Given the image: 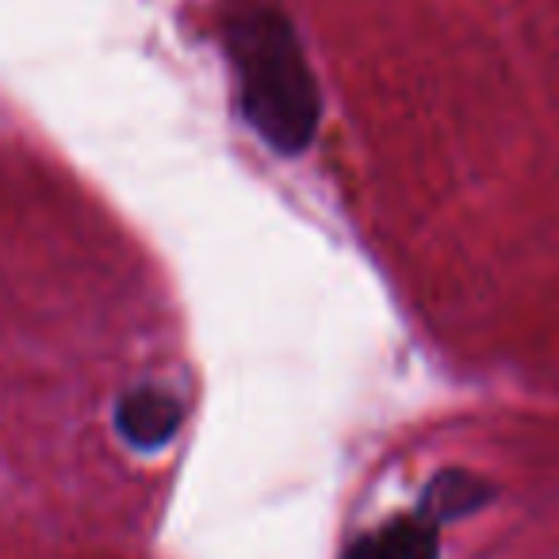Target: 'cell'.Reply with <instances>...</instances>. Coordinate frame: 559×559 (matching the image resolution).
Wrapping results in <instances>:
<instances>
[{
    "mask_svg": "<svg viewBox=\"0 0 559 559\" xmlns=\"http://www.w3.org/2000/svg\"><path fill=\"white\" fill-rule=\"evenodd\" d=\"M226 50L249 127L276 154H304L319 131L322 100L296 27L269 4H238L226 16Z\"/></svg>",
    "mask_w": 559,
    "mask_h": 559,
    "instance_id": "6da1fadb",
    "label": "cell"
},
{
    "mask_svg": "<svg viewBox=\"0 0 559 559\" xmlns=\"http://www.w3.org/2000/svg\"><path fill=\"white\" fill-rule=\"evenodd\" d=\"M119 433L134 444V449H162L177 437L180 421H185V406L173 391L162 388H139L119 403Z\"/></svg>",
    "mask_w": 559,
    "mask_h": 559,
    "instance_id": "7a4b0ae2",
    "label": "cell"
},
{
    "mask_svg": "<svg viewBox=\"0 0 559 559\" xmlns=\"http://www.w3.org/2000/svg\"><path fill=\"white\" fill-rule=\"evenodd\" d=\"M345 559H437V525L421 513L360 536Z\"/></svg>",
    "mask_w": 559,
    "mask_h": 559,
    "instance_id": "3957f363",
    "label": "cell"
},
{
    "mask_svg": "<svg viewBox=\"0 0 559 559\" xmlns=\"http://www.w3.org/2000/svg\"><path fill=\"white\" fill-rule=\"evenodd\" d=\"M490 498V487L479 479V475L472 472H460V467H452V472H441L433 483L426 487V495H421V518H429L437 528H441V521H456L464 518V513L479 510L483 502Z\"/></svg>",
    "mask_w": 559,
    "mask_h": 559,
    "instance_id": "277c9868",
    "label": "cell"
}]
</instances>
